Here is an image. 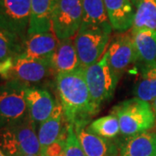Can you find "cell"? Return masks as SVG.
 I'll use <instances>...</instances> for the list:
<instances>
[{
    "label": "cell",
    "mask_w": 156,
    "mask_h": 156,
    "mask_svg": "<svg viewBox=\"0 0 156 156\" xmlns=\"http://www.w3.org/2000/svg\"><path fill=\"white\" fill-rule=\"evenodd\" d=\"M106 54L110 67L121 76L126 69L138 62L131 32L115 37L108 46Z\"/></svg>",
    "instance_id": "cell-9"
},
{
    "label": "cell",
    "mask_w": 156,
    "mask_h": 156,
    "mask_svg": "<svg viewBox=\"0 0 156 156\" xmlns=\"http://www.w3.org/2000/svg\"><path fill=\"white\" fill-rule=\"evenodd\" d=\"M56 74L50 60L36 59L21 55L13 58V64L8 72L2 76L7 81H18L29 86V84L39 83Z\"/></svg>",
    "instance_id": "cell-7"
},
{
    "label": "cell",
    "mask_w": 156,
    "mask_h": 156,
    "mask_svg": "<svg viewBox=\"0 0 156 156\" xmlns=\"http://www.w3.org/2000/svg\"><path fill=\"white\" fill-rule=\"evenodd\" d=\"M13 64V58H9L5 61L0 62V75L1 76L8 72L12 67Z\"/></svg>",
    "instance_id": "cell-26"
},
{
    "label": "cell",
    "mask_w": 156,
    "mask_h": 156,
    "mask_svg": "<svg viewBox=\"0 0 156 156\" xmlns=\"http://www.w3.org/2000/svg\"><path fill=\"white\" fill-rule=\"evenodd\" d=\"M86 129L92 134L109 140L115 138L120 134L118 119L111 114L91 122L86 127Z\"/></svg>",
    "instance_id": "cell-23"
},
{
    "label": "cell",
    "mask_w": 156,
    "mask_h": 156,
    "mask_svg": "<svg viewBox=\"0 0 156 156\" xmlns=\"http://www.w3.org/2000/svg\"><path fill=\"white\" fill-rule=\"evenodd\" d=\"M110 35L101 30H80L74 38L79 61L83 68L99 61L108 44Z\"/></svg>",
    "instance_id": "cell-8"
},
{
    "label": "cell",
    "mask_w": 156,
    "mask_h": 156,
    "mask_svg": "<svg viewBox=\"0 0 156 156\" xmlns=\"http://www.w3.org/2000/svg\"><path fill=\"white\" fill-rule=\"evenodd\" d=\"M110 112L118 119L120 134L125 138L150 130L156 122L149 103L137 97L118 103Z\"/></svg>",
    "instance_id": "cell-2"
},
{
    "label": "cell",
    "mask_w": 156,
    "mask_h": 156,
    "mask_svg": "<svg viewBox=\"0 0 156 156\" xmlns=\"http://www.w3.org/2000/svg\"><path fill=\"white\" fill-rule=\"evenodd\" d=\"M129 1H130V2L134 5V7L136 8L137 6L139 5V4L141 2V1H142V0H129Z\"/></svg>",
    "instance_id": "cell-27"
},
{
    "label": "cell",
    "mask_w": 156,
    "mask_h": 156,
    "mask_svg": "<svg viewBox=\"0 0 156 156\" xmlns=\"http://www.w3.org/2000/svg\"><path fill=\"white\" fill-rule=\"evenodd\" d=\"M112 29L123 33L132 29L136 9L129 0H104Z\"/></svg>",
    "instance_id": "cell-14"
},
{
    "label": "cell",
    "mask_w": 156,
    "mask_h": 156,
    "mask_svg": "<svg viewBox=\"0 0 156 156\" xmlns=\"http://www.w3.org/2000/svg\"><path fill=\"white\" fill-rule=\"evenodd\" d=\"M27 85L7 81L0 85V130L22 122L29 115L25 91Z\"/></svg>",
    "instance_id": "cell-4"
},
{
    "label": "cell",
    "mask_w": 156,
    "mask_h": 156,
    "mask_svg": "<svg viewBox=\"0 0 156 156\" xmlns=\"http://www.w3.org/2000/svg\"><path fill=\"white\" fill-rule=\"evenodd\" d=\"M56 85L66 122L74 127L88 126L99 110L89 95L84 68L56 75Z\"/></svg>",
    "instance_id": "cell-1"
},
{
    "label": "cell",
    "mask_w": 156,
    "mask_h": 156,
    "mask_svg": "<svg viewBox=\"0 0 156 156\" xmlns=\"http://www.w3.org/2000/svg\"><path fill=\"white\" fill-rule=\"evenodd\" d=\"M131 34L138 62L142 64L156 62V30H141Z\"/></svg>",
    "instance_id": "cell-21"
},
{
    "label": "cell",
    "mask_w": 156,
    "mask_h": 156,
    "mask_svg": "<svg viewBox=\"0 0 156 156\" xmlns=\"http://www.w3.org/2000/svg\"><path fill=\"white\" fill-rule=\"evenodd\" d=\"M58 44L59 40L52 31L28 35L23 42L21 56L36 59L51 60Z\"/></svg>",
    "instance_id": "cell-12"
},
{
    "label": "cell",
    "mask_w": 156,
    "mask_h": 156,
    "mask_svg": "<svg viewBox=\"0 0 156 156\" xmlns=\"http://www.w3.org/2000/svg\"><path fill=\"white\" fill-rule=\"evenodd\" d=\"M58 0H31L28 35L52 31V17Z\"/></svg>",
    "instance_id": "cell-13"
},
{
    "label": "cell",
    "mask_w": 156,
    "mask_h": 156,
    "mask_svg": "<svg viewBox=\"0 0 156 156\" xmlns=\"http://www.w3.org/2000/svg\"><path fill=\"white\" fill-rule=\"evenodd\" d=\"M134 95L147 102L156 98V62L140 66V76L134 88Z\"/></svg>",
    "instance_id": "cell-20"
},
{
    "label": "cell",
    "mask_w": 156,
    "mask_h": 156,
    "mask_svg": "<svg viewBox=\"0 0 156 156\" xmlns=\"http://www.w3.org/2000/svg\"><path fill=\"white\" fill-rule=\"evenodd\" d=\"M64 156H86L72 124L68 125L67 136L64 144Z\"/></svg>",
    "instance_id": "cell-25"
},
{
    "label": "cell",
    "mask_w": 156,
    "mask_h": 156,
    "mask_svg": "<svg viewBox=\"0 0 156 156\" xmlns=\"http://www.w3.org/2000/svg\"><path fill=\"white\" fill-rule=\"evenodd\" d=\"M152 108H153V111L156 117V98L153 101V103H152Z\"/></svg>",
    "instance_id": "cell-28"
},
{
    "label": "cell",
    "mask_w": 156,
    "mask_h": 156,
    "mask_svg": "<svg viewBox=\"0 0 156 156\" xmlns=\"http://www.w3.org/2000/svg\"><path fill=\"white\" fill-rule=\"evenodd\" d=\"M65 122L66 120L62 104L60 101H56L50 117L41 123L37 128V135L42 148V156H44V153L47 147L56 141L62 134L67 130L69 123L63 125V122Z\"/></svg>",
    "instance_id": "cell-11"
},
{
    "label": "cell",
    "mask_w": 156,
    "mask_h": 156,
    "mask_svg": "<svg viewBox=\"0 0 156 156\" xmlns=\"http://www.w3.org/2000/svg\"><path fill=\"white\" fill-rule=\"evenodd\" d=\"M84 72L89 95L95 108L99 110L104 102L113 98L120 76L110 67L106 52L97 62L84 68Z\"/></svg>",
    "instance_id": "cell-3"
},
{
    "label": "cell",
    "mask_w": 156,
    "mask_h": 156,
    "mask_svg": "<svg viewBox=\"0 0 156 156\" xmlns=\"http://www.w3.org/2000/svg\"><path fill=\"white\" fill-rule=\"evenodd\" d=\"M87 126L74 127L78 140L86 156H115L117 147L111 140L92 134Z\"/></svg>",
    "instance_id": "cell-15"
},
{
    "label": "cell",
    "mask_w": 156,
    "mask_h": 156,
    "mask_svg": "<svg viewBox=\"0 0 156 156\" xmlns=\"http://www.w3.org/2000/svg\"><path fill=\"white\" fill-rule=\"evenodd\" d=\"M83 11L80 30L94 29L112 33L113 29L107 14L104 0H83Z\"/></svg>",
    "instance_id": "cell-16"
},
{
    "label": "cell",
    "mask_w": 156,
    "mask_h": 156,
    "mask_svg": "<svg viewBox=\"0 0 156 156\" xmlns=\"http://www.w3.org/2000/svg\"><path fill=\"white\" fill-rule=\"evenodd\" d=\"M141 30H156V0H142L136 7L131 31Z\"/></svg>",
    "instance_id": "cell-22"
},
{
    "label": "cell",
    "mask_w": 156,
    "mask_h": 156,
    "mask_svg": "<svg viewBox=\"0 0 156 156\" xmlns=\"http://www.w3.org/2000/svg\"><path fill=\"white\" fill-rule=\"evenodd\" d=\"M59 156H64V153H63L62 154H61V155H59Z\"/></svg>",
    "instance_id": "cell-30"
},
{
    "label": "cell",
    "mask_w": 156,
    "mask_h": 156,
    "mask_svg": "<svg viewBox=\"0 0 156 156\" xmlns=\"http://www.w3.org/2000/svg\"><path fill=\"white\" fill-rule=\"evenodd\" d=\"M119 156H156V130L125 138L120 144Z\"/></svg>",
    "instance_id": "cell-17"
},
{
    "label": "cell",
    "mask_w": 156,
    "mask_h": 156,
    "mask_svg": "<svg viewBox=\"0 0 156 156\" xmlns=\"http://www.w3.org/2000/svg\"><path fill=\"white\" fill-rule=\"evenodd\" d=\"M31 0H0V29L23 42L28 36Z\"/></svg>",
    "instance_id": "cell-6"
},
{
    "label": "cell",
    "mask_w": 156,
    "mask_h": 156,
    "mask_svg": "<svg viewBox=\"0 0 156 156\" xmlns=\"http://www.w3.org/2000/svg\"><path fill=\"white\" fill-rule=\"evenodd\" d=\"M25 100L29 115L37 126L50 117L56 103L50 91L37 86L27 87Z\"/></svg>",
    "instance_id": "cell-10"
},
{
    "label": "cell",
    "mask_w": 156,
    "mask_h": 156,
    "mask_svg": "<svg viewBox=\"0 0 156 156\" xmlns=\"http://www.w3.org/2000/svg\"><path fill=\"white\" fill-rule=\"evenodd\" d=\"M0 156H7V155H6V154H5L4 153V151L2 150L1 148H0Z\"/></svg>",
    "instance_id": "cell-29"
},
{
    "label": "cell",
    "mask_w": 156,
    "mask_h": 156,
    "mask_svg": "<svg viewBox=\"0 0 156 156\" xmlns=\"http://www.w3.org/2000/svg\"><path fill=\"white\" fill-rule=\"evenodd\" d=\"M23 154L42 156V148L37 135V125L30 115L22 122L11 126Z\"/></svg>",
    "instance_id": "cell-18"
},
{
    "label": "cell",
    "mask_w": 156,
    "mask_h": 156,
    "mask_svg": "<svg viewBox=\"0 0 156 156\" xmlns=\"http://www.w3.org/2000/svg\"><path fill=\"white\" fill-rule=\"evenodd\" d=\"M23 42L6 30L0 29V62L21 55Z\"/></svg>",
    "instance_id": "cell-24"
},
{
    "label": "cell",
    "mask_w": 156,
    "mask_h": 156,
    "mask_svg": "<svg viewBox=\"0 0 156 156\" xmlns=\"http://www.w3.org/2000/svg\"><path fill=\"white\" fill-rule=\"evenodd\" d=\"M83 14V0H58L52 17V32L59 41L78 33Z\"/></svg>",
    "instance_id": "cell-5"
},
{
    "label": "cell",
    "mask_w": 156,
    "mask_h": 156,
    "mask_svg": "<svg viewBox=\"0 0 156 156\" xmlns=\"http://www.w3.org/2000/svg\"><path fill=\"white\" fill-rule=\"evenodd\" d=\"M50 62L56 75L60 73L73 72L82 68L72 38L59 41Z\"/></svg>",
    "instance_id": "cell-19"
}]
</instances>
